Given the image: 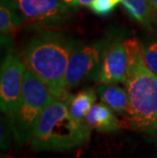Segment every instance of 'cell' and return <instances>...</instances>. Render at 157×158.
Segmentation results:
<instances>
[{
    "instance_id": "6da1fadb",
    "label": "cell",
    "mask_w": 157,
    "mask_h": 158,
    "mask_svg": "<svg viewBox=\"0 0 157 158\" xmlns=\"http://www.w3.org/2000/svg\"><path fill=\"white\" fill-rule=\"evenodd\" d=\"M22 51L26 66L46 84L55 99L66 101L65 73L71 55L80 40L65 33L33 26Z\"/></svg>"
},
{
    "instance_id": "30bf717a",
    "label": "cell",
    "mask_w": 157,
    "mask_h": 158,
    "mask_svg": "<svg viewBox=\"0 0 157 158\" xmlns=\"http://www.w3.org/2000/svg\"><path fill=\"white\" fill-rule=\"evenodd\" d=\"M86 123L98 132H115L121 129V122L114 111L105 103H94L86 115Z\"/></svg>"
},
{
    "instance_id": "8fae6325",
    "label": "cell",
    "mask_w": 157,
    "mask_h": 158,
    "mask_svg": "<svg viewBox=\"0 0 157 158\" xmlns=\"http://www.w3.org/2000/svg\"><path fill=\"white\" fill-rule=\"evenodd\" d=\"M97 95L113 111L128 116L129 97L126 89L115 84H99L95 87Z\"/></svg>"
},
{
    "instance_id": "ba28073f",
    "label": "cell",
    "mask_w": 157,
    "mask_h": 158,
    "mask_svg": "<svg viewBox=\"0 0 157 158\" xmlns=\"http://www.w3.org/2000/svg\"><path fill=\"white\" fill-rule=\"evenodd\" d=\"M129 51L126 39L119 33L110 44L103 58L97 79L99 84H125L129 69Z\"/></svg>"
},
{
    "instance_id": "3957f363",
    "label": "cell",
    "mask_w": 157,
    "mask_h": 158,
    "mask_svg": "<svg viewBox=\"0 0 157 158\" xmlns=\"http://www.w3.org/2000/svg\"><path fill=\"white\" fill-rule=\"evenodd\" d=\"M91 129L73 117L65 101L53 98L41 114L31 147L35 151H65L81 147L90 140Z\"/></svg>"
},
{
    "instance_id": "5b68a950",
    "label": "cell",
    "mask_w": 157,
    "mask_h": 158,
    "mask_svg": "<svg viewBox=\"0 0 157 158\" xmlns=\"http://www.w3.org/2000/svg\"><path fill=\"white\" fill-rule=\"evenodd\" d=\"M121 32H106L91 42H80L69 58L65 73V88L71 90L88 81H97L103 58L110 44Z\"/></svg>"
},
{
    "instance_id": "7c38bea8",
    "label": "cell",
    "mask_w": 157,
    "mask_h": 158,
    "mask_svg": "<svg viewBox=\"0 0 157 158\" xmlns=\"http://www.w3.org/2000/svg\"><path fill=\"white\" fill-rule=\"evenodd\" d=\"M24 22L25 19L12 0H0V35L2 44Z\"/></svg>"
},
{
    "instance_id": "e0dca14e",
    "label": "cell",
    "mask_w": 157,
    "mask_h": 158,
    "mask_svg": "<svg viewBox=\"0 0 157 158\" xmlns=\"http://www.w3.org/2000/svg\"><path fill=\"white\" fill-rule=\"evenodd\" d=\"M62 1L71 7H76V6H89L93 0H62Z\"/></svg>"
},
{
    "instance_id": "277c9868",
    "label": "cell",
    "mask_w": 157,
    "mask_h": 158,
    "mask_svg": "<svg viewBox=\"0 0 157 158\" xmlns=\"http://www.w3.org/2000/svg\"><path fill=\"white\" fill-rule=\"evenodd\" d=\"M53 98L46 84L27 68L21 100L15 111L8 116L9 127L19 145L24 146L32 140L43 110Z\"/></svg>"
},
{
    "instance_id": "2e32d148",
    "label": "cell",
    "mask_w": 157,
    "mask_h": 158,
    "mask_svg": "<svg viewBox=\"0 0 157 158\" xmlns=\"http://www.w3.org/2000/svg\"><path fill=\"white\" fill-rule=\"evenodd\" d=\"M7 130H6V123H1V148L2 149H6L8 146V143H9V140H8V137H7Z\"/></svg>"
},
{
    "instance_id": "ac0fdd59",
    "label": "cell",
    "mask_w": 157,
    "mask_h": 158,
    "mask_svg": "<svg viewBox=\"0 0 157 158\" xmlns=\"http://www.w3.org/2000/svg\"><path fill=\"white\" fill-rule=\"evenodd\" d=\"M150 2H151V4L153 5V7H154V9L157 12V0H150Z\"/></svg>"
},
{
    "instance_id": "4fadbf2b",
    "label": "cell",
    "mask_w": 157,
    "mask_h": 158,
    "mask_svg": "<svg viewBox=\"0 0 157 158\" xmlns=\"http://www.w3.org/2000/svg\"><path fill=\"white\" fill-rule=\"evenodd\" d=\"M97 92L94 88H86L75 95H69L66 105L72 115L80 122H86V115L97 99Z\"/></svg>"
},
{
    "instance_id": "7a4b0ae2",
    "label": "cell",
    "mask_w": 157,
    "mask_h": 158,
    "mask_svg": "<svg viewBox=\"0 0 157 158\" xmlns=\"http://www.w3.org/2000/svg\"><path fill=\"white\" fill-rule=\"evenodd\" d=\"M129 69L126 86L129 97L128 118L139 132L157 136V75L145 64L139 41L126 39Z\"/></svg>"
},
{
    "instance_id": "9c48e42d",
    "label": "cell",
    "mask_w": 157,
    "mask_h": 158,
    "mask_svg": "<svg viewBox=\"0 0 157 158\" xmlns=\"http://www.w3.org/2000/svg\"><path fill=\"white\" fill-rule=\"evenodd\" d=\"M122 4L133 21L149 33H157V12L150 0H122Z\"/></svg>"
},
{
    "instance_id": "5bb4252c",
    "label": "cell",
    "mask_w": 157,
    "mask_h": 158,
    "mask_svg": "<svg viewBox=\"0 0 157 158\" xmlns=\"http://www.w3.org/2000/svg\"><path fill=\"white\" fill-rule=\"evenodd\" d=\"M139 46L145 64L157 75V33L140 40Z\"/></svg>"
},
{
    "instance_id": "8992f818",
    "label": "cell",
    "mask_w": 157,
    "mask_h": 158,
    "mask_svg": "<svg viewBox=\"0 0 157 158\" xmlns=\"http://www.w3.org/2000/svg\"><path fill=\"white\" fill-rule=\"evenodd\" d=\"M25 22L43 28H61L72 18L71 6L62 0H12Z\"/></svg>"
},
{
    "instance_id": "52a82bcc",
    "label": "cell",
    "mask_w": 157,
    "mask_h": 158,
    "mask_svg": "<svg viewBox=\"0 0 157 158\" xmlns=\"http://www.w3.org/2000/svg\"><path fill=\"white\" fill-rule=\"evenodd\" d=\"M26 69L22 56L9 49L0 69V108L6 116H10L19 103Z\"/></svg>"
},
{
    "instance_id": "9a60e30c",
    "label": "cell",
    "mask_w": 157,
    "mask_h": 158,
    "mask_svg": "<svg viewBox=\"0 0 157 158\" xmlns=\"http://www.w3.org/2000/svg\"><path fill=\"white\" fill-rule=\"evenodd\" d=\"M122 0H93L88 7L98 16H107L113 12Z\"/></svg>"
}]
</instances>
